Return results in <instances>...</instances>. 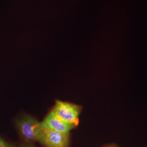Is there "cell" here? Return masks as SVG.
<instances>
[{"instance_id": "277c9868", "label": "cell", "mask_w": 147, "mask_h": 147, "mask_svg": "<svg viewBox=\"0 0 147 147\" xmlns=\"http://www.w3.org/2000/svg\"><path fill=\"white\" fill-rule=\"evenodd\" d=\"M40 123L42 126L64 134H69L75 127L61 119L53 110L49 112L44 121Z\"/></svg>"}, {"instance_id": "5b68a950", "label": "cell", "mask_w": 147, "mask_h": 147, "mask_svg": "<svg viewBox=\"0 0 147 147\" xmlns=\"http://www.w3.org/2000/svg\"><path fill=\"white\" fill-rule=\"evenodd\" d=\"M0 147H9L1 138H0Z\"/></svg>"}, {"instance_id": "6da1fadb", "label": "cell", "mask_w": 147, "mask_h": 147, "mask_svg": "<svg viewBox=\"0 0 147 147\" xmlns=\"http://www.w3.org/2000/svg\"><path fill=\"white\" fill-rule=\"evenodd\" d=\"M53 110L64 121L75 127L78 125L81 111L80 106L68 102L56 100Z\"/></svg>"}, {"instance_id": "7a4b0ae2", "label": "cell", "mask_w": 147, "mask_h": 147, "mask_svg": "<svg viewBox=\"0 0 147 147\" xmlns=\"http://www.w3.org/2000/svg\"><path fill=\"white\" fill-rule=\"evenodd\" d=\"M21 135L29 142L39 141L41 126L40 122L30 116H24L17 122Z\"/></svg>"}, {"instance_id": "8992f818", "label": "cell", "mask_w": 147, "mask_h": 147, "mask_svg": "<svg viewBox=\"0 0 147 147\" xmlns=\"http://www.w3.org/2000/svg\"><path fill=\"white\" fill-rule=\"evenodd\" d=\"M32 147V146H24V147Z\"/></svg>"}, {"instance_id": "3957f363", "label": "cell", "mask_w": 147, "mask_h": 147, "mask_svg": "<svg viewBox=\"0 0 147 147\" xmlns=\"http://www.w3.org/2000/svg\"><path fill=\"white\" fill-rule=\"evenodd\" d=\"M41 126L39 141L46 147H68L69 134H64Z\"/></svg>"}]
</instances>
